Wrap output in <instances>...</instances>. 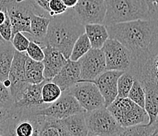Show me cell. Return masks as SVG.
<instances>
[{"label":"cell","mask_w":158,"mask_h":136,"mask_svg":"<svg viewBox=\"0 0 158 136\" xmlns=\"http://www.w3.org/2000/svg\"><path fill=\"white\" fill-rule=\"evenodd\" d=\"M25 79L27 83L31 84H40L45 80L42 61H35L27 56L25 61Z\"/></svg>","instance_id":"22"},{"label":"cell","mask_w":158,"mask_h":136,"mask_svg":"<svg viewBox=\"0 0 158 136\" xmlns=\"http://www.w3.org/2000/svg\"><path fill=\"white\" fill-rule=\"evenodd\" d=\"M9 0H0V10L3 11H6V4Z\"/></svg>","instance_id":"35"},{"label":"cell","mask_w":158,"mask_h":136,"mask_svg":"<svg viewBox=\"0 0 158 136\" xmlns=\"http://www.w3.org/2000/svg\"><path fill=\"white\" fill-rule=\"evenodd\" d=\"M71 10L82 25L103 24L106 11V2L105 0H79Z\"/></svg>","instance_id":"9"},{"label":"cell","mask_w":158,"mask_h":136,"mask_svg":"<svg viewBox=\"0 0 158 136\" xmlns=\"http://www.w3.org/2000/svg\"><path fill=\"white\" fill-rule=\"evenodd\" d=\"M145 95H146V93L142 84L138 80H135L128 93L127 98H130L132 101H134L142 108H144Z\"/></svg>","instance_id":"27"},{"label":"cell","mask_w":158,"mask_h":136,"mask_svg":"<svg viewBox=\"0 0 158 136\" xmlns=\"http://www.w3.org/2000/svg\"><path fill=\"white\" fill-rule=\"evenodd\" d=\"M0 38H1V37H0Z\"/></svg>","instance_id":"38"},{"label":"cell","mask_w":158,"mask_h":136,"mask_svg":"<svg viewBox=\"0 0 158 136\" xmlns=\"http://www.w3.org/2000/svg\"><path fill=\"white\" fill-rule=\"evenodd\" d=\"M106 27L109 38L117 39L131 53V65L158 53L157 19L135 20Z\"/></svg>","instance_id":"1"},{"label":"cell","mask_w":158,"mask_h":136,"mask_svg":"<svg viewBox=\"0 0 158 136\" xmlns=\"http://www.w3.org/2000/svg\"><path fill=\"white\" fill-rule=\"evenodd\" d=\"M145 105L144 109L149 116V123L154 124L158 122V86H149L144 87Z\"/></svg>","instance_id":"21"},{"label":"cell","mask_w":158,"mask_h":136,"mask_svg":"<svg viewBox=\"0 0 158 136\" xmlns=\"http://www.w3.org/2000/svg\"><path fill=\"white\" fill-rule=\"evenodd\" d=\"M37 84H27L14 99V106L17 108L38 110L47 106L42 99V87L44 82Z\"/></svg>","instance_id":"12"},{"label":"cell","mask_w":158,"mask_h":136,"mask_svg":"<svg viewBox=\"0 0 158 136\" xmlns=\"http://www.w3.org/2000/svg\"><path fill=\"white\" fill-rule=\"evenodd\" d=\"M80 80H92L106 70L105 55L102 49L89 50L80 60Z\"/></svg>","instance_id":"10"},{"label":"cell","mask_w":158,"mask_h":136,"mask_svg":"<svg viewBox=\"0 0 158 136\" xmlns=\"http://www.w3.org/2000/svg\"><path fill=\"white\" fill-rule=\"evenodd\" d=\"M135 78L127 72H123L117 80V97L127 98L128 93L134 83Z\"/></svg>","instance_id":"26"},{"label":"cell","mask_w":158,"mask_h":136,"mask_svg":"<svg viewBox=\"0 0 158 136\" xmlns=\"http://www.w3.org/2000/svg\"><path fill=\"white\" fill-rule=\"evenodd\" d=\"M14 98L9 87H6L0 80V107L3 109H10L14 105Z\"/></svg>","instance_id":"30"},{"label":"cell","mask_w":158,"mask_h":136,"mask_svg":"<svg viewBox=\"0 0 158 136\" xmlns=\"http://www.w3.org/2000/svg\"><path fill=\"white\" fill-rule=\"evenodd\" d=\"M10 113V109H3L0 107V129L4 125L7 119L9 118Z\"/></svg>","instance_id":"33"},{"label":"cell","mask_w":158,"mask_h":136,"mask_svg":"<svg viewBox=\"0 0 158 136\" xmlns=\"http://www.w3.org/2000/svg\"><path fill=\"white\" fill-rule=\"evenodd\" d=\"M123 71L118 70H106L101 75L92 80V82L98 88L99 91L105 100V106L111 104L117 97V80Z\"/></svg>","instance_id":"13"},{"label":"cell","mask_w":158,"mask_h":136,"mask_svg":"<svg viewBox=\"0 0 158 136\" xmlns=\"http://www.w3.org/2000/svg\"><path fill=\"white\" fill-rule=\"evenodd\" d=\"M44 76L45 80L50 81L59 72L67 59L60 51L49 46L44 47Z\"/></svg>","instance_id":"15"},{"label":"cell","mask_w":158,"mask_h":136,"mask_svg":"<svg viewBox=\"0 0 158 136\" xmlns=\"http://www.w3.org/2000/svg\"><path fill=\"white\" fill-rule=\"evenodd\" d=\"M120 135L125 136H157L158 122L154 124H138L123 127Z\"/></svg>","instance_id":"23"},{"label":"cell","mask_w":158,"mask_h":136,"mask_svg":"<svg viewBox=\"0 0 158 136\" xmlns=\"http://www.w3.org/2000/svg\"><path fill=\"white\" fill-rule=\"evenodd\" d=\"M90 49H91V46L87 35L84 32L78 37L73 44L69 59L74 61H79Z\"/></svg>","instance_id":"24"},{"label":"cell","mask_w":158,"mask_h":136,"mask_svg":"<svg viewBox=\"0 0 158 136\" xmlns=\"http://www.w3.org/2000/svg\"><path fill=\"white\" fill-rule=\"evenodd\" d=\"M48 9L50 18L54 16L64 14L68 10V7L64 4L61 0H50L48 2Z\"/></svg>","instance_id":"31"},{"label":"cell","mask_w":158,"mask_h":136,"mask_svg":"<svg viewBox=\"0 0 158 136\" xmlns=\"http://www.w3.org/2000/svg\"><path fill=\"white\" fill-rule=\"evenodd\" d=\"M106 70L127 72L131 65V55L128 50L117 39L108 38L103 44Z\"/></svg>","instance_id":"6"},{"label":"cell","mask_w":158,"mask_h":136,"mask_svg":"<svg viewBox=\"0 0 158 136\" xmlns=\"http://www.w3.org/2000/svg\"><path fill=\"white\" fill-rule=\"evenodd\" d=\"M42 99L45 104L49 105L55 101L62 94V91L53 81L46 80L42 87Z\"/></svg>","instance_id":"25"},{"label":"cell","mask_w":158,"mask_h":136,"mask_svg":"<svg viewBox=\"0 0 158 136\" xmlns=\"http://www.w3.org/2000/svg\"><path fill=\"white\" fill-rule=\"evenodd\" d=\"M6 17V11H3L0 10V25L4 22Z\"/></svg>","instance_id":"36"},{"label":"cell","mask_w":158,"mask_h":136,"mask_svg":"<svg viewBox=\"0 0 158 136\" xmlns=\"http://www.w3.org/2000/svg\"><path fill=\"white\" fill-rule=\"evenodd\" d=\"M27 54L25 52L14 51V58L9 71L8 79L10 81L9 89L10 91L13 98L14 99L18 95L21 90L28 83L25 79V61Z\"/></svg>","instance_id":"11"},{"label":"cell","mask_w":158,"mask_h":136,"mask_svg":"<svg viewBox=\"0 0 158 136\" xmlns=\"http://www.w3.org/2000/svg\"><path fill=\"white\" fill-rule=\"evenodd\" d=\"M106 108L122 127L149 123V116L145 109L128 98H116Z\"/></svg>","instance_id":"4"},{"label":"cell","mask_w":158,"mask_h":136,"mask_svg":"<svg viewBox=\"0 0 158 136\" xmlns=\"http://www.w3.org/2000/svg\"><path fill=\"white\" fill-rule=\"evenodd\" d=\"M10 42L15 51L19 52H25L30 40L23 32L18 31L12 35Z\"/></svg>","instance_id":"28"},{"label":"cell","mask_w":158,"mask_h":136,"mask_svg":"<svg viewBox=\"0 0 158 136\" xmlns=\"http://www.w3.org/2000/svg\"><path fill=\"white\" fill-rule=\"evenodd\" d=\"M15 49L10 41H5L0 38V80L8 79L9 71Z\"/></svg>","instance_id":"20"},{"label":"cell","mask_w":158,"mask_h":136,"mask_svg":"<svg viewBox=\"0 0 158 136\" xmlns=\"http://www.w3.org/2000/svg\"><path fill=\"white\" fill-rule=\"evenodd\" d=\"M68 8H73L78 2L79 0H61Z\"/></svg>","instance_id":"34"},{"label":"cell","mask_w":158,"mask_h":136,"mask_svg":"<svg viewBox=\"0 0 158 136\" xmlns=\"http://www.w3.org/2000/svg\"><path fill=\"white\" fill-rule=\"evenodd\" d=\"M106 15L103 25L135 20L157 19V10L147 0H105Z\"/></svg>","instance_id":"3"},{"label":"cell","mask_w":158,"mask_h":136,"mask_svg":"<svg viewBox=\"0 0 158 136\" xmlns=\"http://www.w3.org/2000/svg\"><path fill=\"white\" fill-rule=\"evenodd\" d=\"M84 111L77 100L68 91H63L55 101L36 111V114L55 119H63Z\"/></svg>","instance_id":"8"},{"label":"cell","mask_w":158,"mask_h":136,"mask_svg":"<svg viewBox=\"0 0 158 136\" xmlns=\"http://www.w3.org/2000/svg\"><path fill=\"white\" fill-rule=\"evenodd\" d=\"M149 4L155 8H158V0H147Z\"/></svg>","instance_id":"37"},{"label":"cell","mask_w":158,"mask_h":136,"mask_svg":"<svg viewBox=\"0 0 158 136\" xmlns=\"http://www.w3.org/2000/svg\"><path fill=\"white\" fill-rule=\"evenodd\" d=\"M49 23V18L33 14L31 17L30 34H24L28 37L29 40L37 43L44 48L45 47V37L47 35Z\"/></svg>","instance_id":"17"},{"label":"cell","mask_w":158,"mask_h":136,"mask_svg":"<svg viewBox=\"0 0 158 136\" xmlns=\"http://www.w3.org/2000/svg\"><path fill=\"white\" fill-rule=\"evenodd\" d=\"M84 32L90 41L91 48L101 49L109 38L107 28L103 24H88L84 25Z\"/></svg>","instance_id":"19"},{"label":"cell","mask_w":158,"mask_h":136,"mask_svg":"<svg viewBox=\"0 0 158 136\" xmlns=\"http://www.w3.org/2000/svg\"><path fill=\"white\" fill-rule=\"evenodd\" d=\"M12 35V26H11L10 21L6 13L5 21L0 25V37L5 41H10Z\"/></svg>","instance_id":"32"},{"label":"cell","mask_w":158,"mask_h":136,"mask_svg":"<svg viewBox=\"0 0 158 136\" xmlns=\"http://www.w3.org/2000/svg\"><path fill=\"white\" fill-rule=\"evenodd\" d=\"M87 135H120L123 128L115 120L106 106L90 112L85 111Z\"/></svg>","instance_id":"5"},{"label":"cell","mask_w":158,"mask_h":136,"mask_svg":"<svg viewBox=\"0 0 158 136\" xmlns=\"http://www.w3.org/2000/svg\"><path fill=\"white\" fill-rule=\"evenodd\" d=\"M83 33L84 25L79 22L71 8H69L64 14L50 18L45 47L49 46L57 50L69 59L73 44Z\"/></svg>","instance_id":"2"},{"label":"cell","mask_w":158,"mask_h":136,"mask_svg":"<svg viewBox=\"0 0 158 136\" xmlns=\"http://www.w3.org/2000/svg\"><path fill=\"white\" fill-rule=\"evenodd\" d=\"M69 136H87V127L85 121V111L60 119Z\"/></svg>","instance_id":"18"},{"label":"cell","mask_w":158,"mask_h":136,"mask_svg":"<svg viewBox=\"0 0 158 136\" xmlns=\"http://www.w3.org/2000/svg\"><path fill=\"white\" fill-rule=\"evenodd\" d=\"M35 136H69L61 120L37 114L35 124Z\"/></svg>","instance_id":"16"},{"label":"cell","mask_w":158,"mask_h":136,"mask_svg":"<svg viewBox=\"0 0 158 136\" xmlns=\"http://www.w3.org/2000/svg\"><path fill=\"white\" fill-rule=\"evenodd\" d=\"M84 111L90 112L105 106V100L97 86L92 82L79 80L68 90Z\"/></svg>","instance_id":"7"},{"label":"cell","mask_w":158,"mask_h":136,"mask_svg":"<svg viewBox=\"0 0 158 136\" xmlns=\"http://www.w3.org/2000/svg\"><path fill=\"white\" fill-rule=\"evenodd\" d=\"M25 53L28 58L35 60V61H42L44 60V48L40 44L32 40H30Z\"/></svg>","instance_id":"29"},{"label":"cell","mask_w":158,"mask_h":136,"mask_svg":"<svg viewBox=\"0 0 158 136\" xmlns=\"http://www.w3.org/2000/svg\"><path fill=\"white\" fill-rule=\"evenodd\" d=\"M80 79V67L79 61L67 59L59 72L51 80L63 91L69 90Z\"/></svg>","instance_id":"14"}]
</instances>
